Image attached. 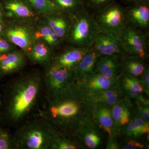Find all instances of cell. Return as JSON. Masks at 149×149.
Segmentation results:
<instances>
[{"mask_svg":"<svg viewBox=\"0 0 149 149\" xmlns=\"http://www.w3.org/2000/svg\"><path fill=\"white\" fill-rule=\"evenodd\" d=\"M61 13L71 18L76 16L85 8L83 0H51Z\"/></svg>","mask_w":149,"mask_h":149,"instance_id":"ffe728a7","label":"cell"},{"mask_svg":"<svg viewBox=\"0 0 149 149\" xmlns=\"http://www.w3.org/2000/svg\"><path fill=\"white\" fill-rule=\"evenodd\" d=\"M95 11L93 16L99 30L118 36L127 23L124 7L114 1Z\"/></svg>","mask_w":149,"mask_h":149,"instance_id":"52a82bcc","label":"cell"},{"mask_svg":"<svg viewBox=\"0 0 149 149\" xmlns=\"http://www.w3.org/2000/svg\"><path fill=\"white\" fill-rule=\"evenodd\" d=\"M54 32L45 21L36 26L35 36L37 40H43Z\"/></svg>","mask_w":149,"mask_h":149,"instance_id":"4316f807","label":"cell"},{"mask_svg":"<svg viewBox=\"0 0 149 149\" xmlns=\"http://www.w3.org/2000/svg\"><path fill=\"white\" fill-rule=\"evenodd\" d=\"M90 48H81L71 46L56 56L51 63L61 67L73 70L87 53Z\"/></svg>","mask_w":149,"mask_h":149,"instance_id":"4fadbf2b","label":"cell"},{"mask_svg":"<svg viewBox=\"0 0 149 149\" xmlns=\"http://www.w3.org/2000/svg\"><path fill=\"white\" fill-rule=\"evenodd\" d=\"M34 10L42 15L60 12L51 0H26Z\"/></svg>","mask_w":149,"mask_h":149,"instance_id":"7402d4cb","label":"cell"},{"mask_svg":"<svg viewBox=\"0 0 149 149\" xmlns=\"http://www.w3.org/2000/svg\"><path fill=\"white\" fill-rule=\"evenodd\" d=\"M122 55L99 56L96 62L95 72L108 79H117L119 72H122Z\"/></svg>","mask_w":149,"mask_h":149,"instance_id":"5bb4252c","label":"cell"},{"mask_svg":"<svg viewBox=\"0 0 149 149\" xmlns=\"http://www.w3.org/2000/svg\"><path fill=\"white\" fill-rule=\"evenodd\" d=\"M91 48L100 56L123 54L117 35L100 31Z\"/></svg>","mask_w":149,"mask_h":149,"instance_id":"8fae6325","label":"cell"},{"mask_svg":"<svg viewBox=\"0 0 149 149\" xmlns=\"http://www.w3.org/2000/svg\"><path fill=\"white\" fill-rule=\"evenodd\" d=\"M122 1L128 5L136 2L138 1H141V0H122Z\"/></svg>","mask_w":149,"mask_h":149,"instance_id":"f35d334b","label":"cell"},{"mask_svg":"<svg viewBox=\"0 0 149 149\" xmlns=\"http://www.w3.org/2000/svg\"><path fill=\"white\" fill-rule=\"evenodd\" d=\"M117 81V79H108L95 72L75 80V83L77 88H85L94 92L109 89Z\"/></svg>","mask_w":149,"mask_h":149,"instance_id":"9a60e30c","label":"cell"},{"mask_svg":"<svg viewBox=\"0 0 149 149\" xmlns=\"http://www.w3.org/2000/svg\"><path fill=\"white\" fill-rule=\"evenodd\" d=\"M139 116L145 121L149 122V107L145 106L141 107L139 109Z\"/></svg>","mask_w":149,"mask_h":149,"instance_id":"e575fe53","label":"cell"},{"mask_svg":"<svg viewBox=\"0 0 149 149\" xmlns=\"http://www.w3.org/2000/svg\"><path fill=\"white\" fill-rule=\"evenodd\" d=\"M118 37L123 54L143 59L148 57V32L126 23Z\"/></svg>","mask_w":149,"mask_h":149,"instance_id":"8992f818","label":"cell"},{"mask_svg":"<svg viewBox=\"0 0 149 149\" xmlns=\"http://www.w3.org/2000/svg\"><path fill=\"white\" fill-rule=\"evenodd\" d=\"M142 80L141 83L143 88H145L147 92L149 93V68L147 67L145 68L144 72L141 74Z\"/></svg>","mask_w":149,"mask_h":149,"instance_id":"1f68e13d","label":"cell"},{"mask_svg":"<svg viewBox=\"0 0 149 149\" xmlns=\"http://www.w3.org/2000/svg\"><path fill=\"white\" fill-rule=\"evenodd\" d=\"M58 133L40 115L19 125L13 134L14 149H49Z\"/></svg>","mask_w":149,"mask_h":149,"instance_id":"3957f363","label":"cell"},{"mask_svg":"<svg viewBox=\"0 0 149 149\" xmlns=\"http://www.w3.org/2000/svg\"><path fill=\"white\" fill-rule=\"evenodd\" d=\"M14 149L13 135L0 126V149Z\"/></svg>","mask_w":149,"mask_h":149,"instance_id":"484cf974","label":"cell"},{"mask_svg":"<svg viewBox=\"0 0 149 149\" xmlns=\"http://www.w3.org/2000/svg\"><path fill=\"white\" fill-rule=\"evenodd\" d=\"M27 56L34 63L46 66L51 63L54 56L52 48L42 40L35 42Z\"/></svg>","mask_w":149,"mask_h":149,"instance_id":"e0dca14e","label":"cell"},{"mask_svg":"<svg viewBox=\"0 0 149 149\" xmlns=\"http://www.w3.org/2000/svg\"><path fill=\"white\" fill-rule=\"evenodd\" d=\"M108 149H117L118 148V144L113 142H111L109 144L108 146L107 147Z\"/></svg>","mask_w":149,"mask_h":149,"instance_id":"74e56055","label":"cell"},{"mask_svg":"<svg viewBox=\"0 0 149 149\" xmlns=\"http://www.w3.org/2000/svg\"><path fill=\"white\" fill-rule=\"evenodd\" d=\"M0 19H4V10L1 0H0Z\"/></svg>","mask_w":149,"mask_h":149,"instance_id":"d590c367","label":"cell"},{"mask_svg":"<svg viewBox=\"0 0 149 149\" xmlns=\"http://www.w3.org/2000/svg\"><path fill=\"white\" fill-rule=\"evenodd\" d=\"M4 24V20L0 19V37H3Z\"/></svg>","mask_w":149,"mask_h":149,"instance_id":"8d00e7d4","label":"cell"},{"mask_svg":"<svg viewBox=\"0 0 149 149\" xmlns=\"http://www.w3.org/2000/svg\"><path fill=\"white\" fill-rule=\"evenodd\" d=\"M144 146L138 141L130 140L123 148L124 149H143Z\"/></svg>","mask_w":149,"mask_h":149,"instance_id":"836d02e7","label":"cell"},{"mask_svg":"<svg viewBox=\"0 0 149 149\" xmlns=\"http://www.w3.org/2000/svg\"><path fill=\"white\" fill-rule=\"evenodd\" d=\"M3 36L22 50L27 56L37 41L36 26L32 22L17 19H4Z\"/></svg>","mask_w":149,"mask_h":149,"instance_id":"5b68a950","label":"cell"},{"mask_svg":"<svg viewBox=\"0 0 149 149\" xmlns=\"http://www.w3.org/2000/svg\"><path fill=\"white\" fill-rule=\"evenodd\" d=\"M95 115L102 128L109 135H111L113 124L111 110L106 107H100L96 110Z\"/></svg>","mask_w":149,"mask_h":149,"instance_id":"44dd1931","label":"cell"},{"mask_svg":"<svg viewBox=\"0 0 149 149\" xmlns=\"http://www.w3.org/2000/svg\"><path fill=\"white\" fill-rule=\"evenodd\" d=\"M115 0H83L85 6L94 10L102 7Z\"/></svg>","mask_w":149,"mask_h":149,"instance_id":"83f0119b","label":"cell"},{"mask_svg":"<svg viewBox=\"0 0 149 149\" xmlns=\"http://www.w3.org/2000/svg\"><path fill=\"white\" fill-rule=\"evenodd\" d=\"M111 110L112 115L115 124L122 126L128 123L130 120V112L123 104H115Z\"/></svg>","mask_w":149,"mask_h":149,"instance_id":"cb8c5ba5","label":"cell"},{"mask_svg":"<svg viewBox=\"0 0 149 149\" xmlns=\"http://www.w3.org/2000/svg\"><path fill=\"white\" fill-rule=\"evenodd\" d=\"M45 93L54 95L68 89L74 83L73 71L51 63L47 65L43 77Z\"/></svg>","mask_w":149,"mask_h":149,"instance_id":"ba28073f","label":"cell"},{"mask_svg":"<svg viewBox=\"0 0 149 149\" xmlns=\"http://www.w3.org/2000/svg\"><path fill=\"white\" fill-rule=\"evenodd\" d=\"M77 148L76 143L72 140L61 136L59 133L53 139L50 149H75Z\"/></svg>","mask_w":149,"mask_h":149,"instance_id":"d4e9b609","label":"cell"},{"mask_svg":"<svg viewBox=\"0 0 149 149\" xmlns=\"http://www.w3.org/2000/svg\"><path fill=\"white\" fill-rule=\"evenodd\" d=\"M15 47L4 37H0V55L15 50Z\"/></svg>","mask_w":149,"mask_h":149,"instance_id":"f546056e","label":"cell"},{"mask_svg":"<svg viewBox=\"0 0 149 149\" xmlns=\"http://www.w3.org/2000/svg\"><path fill=\"white\" fill-rule=\"evenodd\" d=\"M23 51L15 50L0 55V77L18 72L26 63Z\"/></svg>","mask_w":149,"mask_h":149,"instance_id":"7c38bea8","label":"cell"},{"mask_svg":"<svg viewBox=\"0 0 149 149\" xmlns=\"http://www.w3.org/2000/svg\"><path fill=\"white\" fill-rule=\"evenodd\" d=\"M2 101L0 100V121L2 118Z\"/></svg>","mask_w":149,"mask_h":149,"instance_id":"ab89813d","label":"cell"},{"mask_svg":"<svg viewBox=\"0 0 149 149\" xmlns=\"http://www.w3.org/2000/svg\"><path fill=\"white\" fill-rule=\"evenodd\" d=\"M133 122L140 135L145 133H149V122L145 121L139 116L136 117Z\"/></svg>","mask_w":149,"mask_h":149,"instance_id":"f1b7e54d","label":"cell"},{"mask_svg":"<svg viewBox=\"0 0 149 149\" xmlns=\"http://www.w3.org/2000/svg\"><path fill=\"white\" fill-rule=\"evenodd\" d=\"M85 143L89 148H95L100 144V139L95 133H90L85 136Z\"/></svg>","mask_w":149,"mask_h":149,"instance_id":"4dcf8cb0","label":"cell"},{"mask_svg":"<svg viewBox=\"0 0 149 149\" xmlns=\"http://www.w3.org/2000/svg\"><path fill=\"white\" fill-rule=\"evenodd\" d=\"M144 60L122 54L121 58L122 72L136 77L141 76L146 68L143 62Z\"/></svg>","mask_w":149,"mask_h":149,"instance_id":"d6986e66","label":"cell"},{"mask_svg":"<svg viewBox=\"0 0 149 149\" xmlns=\"http://www.w3.org/2000/svg\"><path fill=\"white\" fill-rule=\"evenodd\" d=\"M99 56L92 48H90L72 70L74 80L95 73L96 62Z\"/></svg>","mask_w":149,"mask_h":149,"instance_id":"ac0fdd59","label":"cell"},{"mask_svg":"<svg viewBox=\"0 0 149 149\" xmlns=\"http://www.w3.org/2000/svg\"><path fill=\"white\" fill-rule=\"evenodd\" d=\"M71 19V26L65 41L73 47H91L100 32L93 13L86 7Z\"/></svg>","mask_w":149,"mask_h":149,"instance_id":"277c9868","label":"cell"},{"mask_svg":"<svg viewBox=\"0 0 149 149\" xmlns=\"http://www.w3.org/2000/svg\"><path fill=\"white\" fill-rule=\"evenodd\" d=\"M127 23L148 32L149 0H141L124 7Z\"/></svg>","mask_w":149,"mask_h":149,"instance_id":"9c48e42d","label":"cell"},{"mask_svg":"<svg viewBox=\"0 0 149 149\" xmlns=\"http://www.w3.org/2000/svg\"><path fill=\"white\" fill-rule=\"evenodd\" d=\"M77 91L74 83L58 94H45L38 107V115L47 120L56 131L72 127L79 111V104L75 100Z\"/></svg>","mask_w":149,"mask_h":149,"instance_id":"7a4b0ae2","label":"cell"},{"mask_svg":"<svg viewBox=\"0 0 149 149\" xmlns=\"http://www.w3.org/2000/svg\"><path fill=\"white\" fill-rule=\"evenodd\" d=\"M122 81L125 91L131 97H138L143 91L141 81L135 76L124 74Z\"/></svg>","mask_w":149,"mask_h":149,"instance_id":"603a6c76","label":"cell"},{"mask_svg":"<svg viewBox=\"0 0 149 149\" xmlns=\"http://www.w3.org/2000/svg\"><path fill=\"white\" fill-rule=\"evenodd\" d=\"M4 10V19H17L35 21L38 13L26 0H1Z\"/></svg>","mask_w":149,"mask_h":149,"instance_id":"30bf717a","label":"cell"},{"mask_svg":"<svg viewBox=\"0 0 149 149\" xmlns=\"http://www.w3.org/2000/svg\"><path fill=\"white\" fill-rule=\"evenodd\" d=\"M127 132L128 135L133 137H138L140 135L134 122L133 121L130 122L128 124L127 128Z\"/></svg>","mask_w":149,"mask_h":149,"instance_id":"d6a6232c","label":"cell"},{"mask_svg":"<svg viewBox=\"0 0 149 149\" xmlns=\"http://www.w3.org/2000/svg\"><path fill=\"white\" fill-rule=\"evenodd\" d=\"M43 17L46 22L61 41H65L71 26V18L61 12L50 14Z\"/></svg>","mask_w":149,"mask_h":149,"instance_id":"2e32d148","label":"cell"},{"mask_svg":"<svg viewBox=\"0 0 149 149\" xmlns=\"http://www.w3.org/2000/svg\"><path fill=\"white\" fill-rule=\"evenodd\" d=\"M43 85V77L37 71L10 80L4 91L2 118L13 126L28 120L37 107Z\"/></svg>","mask_w":149,"mask_h":149,"instance_id":"6da1fadb","label":"cell"}]
</instances>
